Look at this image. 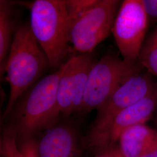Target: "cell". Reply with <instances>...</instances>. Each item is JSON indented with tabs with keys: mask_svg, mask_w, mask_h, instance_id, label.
I'll use <instances>...</instances> for the list:
<instances>
[{
	"mask_svg": "<svg viewBox=\"0 0 157 157\" xmlns=\"http://www.w3.org/2000/svg\"><path fill=\"white\" fill-rule=\"evenodd\" d=\"M61 67L41 78L21 95L4 120L16 134L17 144L36 139L59 122L57 86Z\"/></svg>",
	"mask_w": 157,
	"mask_h": 157,
	"instance_id": "1",
	"label": "cell"
},
{
	"mask_svg": "<svg viewBox=\"0 0 157 157\" xmlns=\"http://www.w3.org/2000/svg\"><path fill=\"white\" fill-rule=\"evenodd\" d=\"M49 62L35 39L29 22L17 26L6 63L5 72L10 87L9 100L2 119H5L19 98L38 82Z\"/></svg>",
	"mask_w": 157,
	"mask_h": 157,
	"instance_id": "2",
	"label": "cell"
},
{
	"mask_svg": "<svg viewBox=\"0 0 157 157\" xmlns=\"http://www.w3.org/2000/svg\"><path fill=\"white\" fill-rule=\"evenodd\" d=\"M30 26L44 52L49 69L57 70L69 51L70 21L65 0H36L29 6Z\"/></svg>",
	"mask_w": 157,
	"mask_h": 157,
	"instance_id": "3",
	"label": "cell"
},
{
	"mask_svg": "<svg viewBox=\"0 0 157 157\" xmlns=\"http://www.w3.org/2000/svg\"><path fill=\"white\" fill-rule=\"evenodd\" d=\"M138 62H130L115 54H107L94 61L89 74L80 111L82 115L98 109L124 82L140 71Z\"/></svg>",
	"mask_w": 157,
	"mask_h": 157,
	"instance_id": "4",
	"label": "cell"
},
{
	"mask_svg": "<svg viewBox=\"0 0 157 157\" xmlns=\"http://www.w3.org/2000/svg\"><path fill=\"white\" fill-rule=\"evenodd\" d=\"M155 90L151 78L140 71L126 79L102 106L86 135L82 137L84 150L89 152L107 132L112 121L122 111Z\"/></svg>",
	"mask_w": 157,
	"mask_h": 157,
	"instance_id": "5",
	"label": "cell"
},
{
	"mask_svg": "<svg viewBox=\"0 0 157 157\" xmlns=\"http://www.w3.org/2000/svg\"><path fill=\"white\" fill-rule=\"evenodd\" d=\"M121 2L97 0L84 15L70 24V42L78 54H91L112 30Z\"/></svg>",
	"mask_w": 157,
	"mask_h": 157,
	"instance_id": "6",
	"label": "cell"
},
{
	"mask_svg": "<svg viewBox=\"0 0 157 157\" xmlns=\"http://www.w3.org/2000/svg\"><path fill=\"white\" fill-rule=\"evenodd\" d=\"M148 21L142 0H124L121 3L111 32L124 60L138 62Z\"/></svg>",
	"mask_w": 157,
	"mask_h": 157,
	"instance_id": "7",
	"label": "cell"
},
{
	"mask_svg": "<svg viewBox=\"0 0 157 157\" xmlns=\"http://www.w3.org/2000/svg\"><path fill=\"white\" fill-rule=\"evenodd\" d=\"M157 109V93L155 90L118 114L107 132L90 150V153L95 155L117 146L121 135L126 129L135 125L146 124Z\"/></svg>",
	"mask_w": 157,
	"mask_h": 157,
	"instance_id": "8",
	"label": "cell"
},
{
	"mask_svg": "<svg viewBox=\"0 0 157 157\" xmlns=\"http://www.w3.org/2000/svg\"><path fill=\"white\" fill-rule=\"evenodd\" d=\"M67 119L36 138L39 157H83L82 137L77 126Z\"/></svg>",
	"mask_w": 157,
	"mask_h": 157,
	"instance_id": "9",
	"label": "cell"
},
{
	"mask_svg": "<svg viewBox=\"0 0 157 157\" xmlns=\"http://www.w3.org/2000/svg\"><path fill=\"white\" fill-rule=\"evenodd\" d=\"M118 146L123 157H141L157 147V131L146 124L126 129L121 134Z\"/></svg>",
	"mask_w": 157,
	"mask_h": 157,
	"instance_id": "10",
	"label": "cell"
},
{
	"mask_svg": "<svg viewBox=\"0 0 157 157\" xmlns=\"http://www.w3.org/2000/svg\"><path fill=\"white\" fill-rule=\"evenodd\" d=\"M17 26L14 17L12 2L0 1V72H5L6 63Z\"/></svg>",
	"mask_w": 157,
	"mask_h": 157,
	"instance_id": "11",
	"label": "cell"
},
{
	"mask_svg": "<svg viewBox=\"0 0 157 157\" xmlns=\"http://www.w3.org/2000/svg\"><path fill=\"white\" fill-rule=\"evenodd\" d=\"M74 59L69 58L61 67V74L57 86V100L61 114L68 119L73 113Z\"/></svg>",
	"mask_w": 157,
	"mask_h": 157,
	"instance_id": "12",
	"label": "cell"
},
{
	"mask_svg": "<svg viewBox=\"0 0 157 157\" xmlns=\"http://www.w3.org/2000/svg\"><path fill=\"white\" fill-rule=\"evenodd\" d=\"M73 57V113H79L83 105L89 74L94 61L91 54H78Z\"/></svg>",
	"mask_w": 157,
	"mask_h": 157,
	"instance_id": "13",
	"label": "cell"
},
{
	"mask_svg": "<svg viewBox=\"0 0 157 157\" xmlns=\"http://www.w3.org/2000/svg\"><path fill=\"white\" fill-rule=\"evenodd\" d=\"M137 61L141 67L157 77V37L154 34L143 44Z\"/></svg>",
	"mask_w": 157,
	"mask_h": 157,
	"instance_id": "14",
	"label": "cell"
},
{
	"mask_svg": "<svg viewBox=\"0 0 157 157\" xmlns=\"http://www.w3.org/2000/svg\"><path fill=\"white\" fill-rule=\"evenodd\" d=\"M0 157H24L19 149L14 130L6 124L0 138Z\"/></svg>",
	"mask_w": 157,
	"mask_h": 157,
	"instance_id": "15",
	"label": "cell"
},
{
	"mask_svg": "<svg viewBox=\"0 0 157 157\" xmlns=\"http://www.w3.org/2000/svg\"><path fill=\"white\" fill-rule=\"evenodd\" d=\"M97 2V0H67L66 8L70 24L78 19L89 11Z\"/></svg>",
	"mask_w": 157,
	"mask_h": 157,
	"instance_id": "16",
	"label": "cell"
},
{
	"mask_svg": "<svg viewBox=\"0 0 157 157\" xmlns=\"http://www.w3.org/2000/svg\"><path fill=\"white\" fill-rule=\"evenodd\" d=\"M24 157H39L36 139H33L18 144Z\"/></svg>",
	"mask_w": 157,
	"mask_h": 157,
	"instance_id": "17",
	"label": "cell"
},
{
	"mask_svg": "<svg viewBox=\"0 0 157 157\" xmlns=\"http://www.w3.org/2000/svg\"><path fill=\"white\" fill-rule=\"evenodd\" d=\"M149 20H157V0H142Z\"/></svg>",
	"mask_w": 157,
	"mask_h": 157,
	"instance_id": "18",
	"label": "cell"
},
{
	"mask_svg": "<svg viewBox=\"0 0 157 157\" xmlns=\"http://www.w3.org/2000/svg\"><path fill=\"white\" fill-rule=\"evenodd\" d=\"M94 157H123L119 146H115L107 149L101 153L97 154Z\"/></svg>",
	"mask_w": 157,
	"mask_h": 157,
	"instance_id": "19",
	"label": "cell"
},
{
	"mask_svg": "<svg viewBox=\"0 0 157 157\" xmlns=\"http://www.w3.org/2000/svg\"><path fill=\"white\" fill-rule=\"evenodd\" d=\"M141 157H157V147L147 152Z\"/></svg>",
	"mask_w": 157,
	"mask_h": 157,
	"instance_id": "20",
	"label": "cell"
},
{
	"mask_svg": "<svg viewBox=\"0 0 157 157\" xmlns=\"http://www.w3.org/2000/svg\"><path fill=\"white\" fill-rule=\"evenodd\" d=\"M155 112H156V117H155V124H156V126H157V129H156V130L157 131V109Z\"/></svg>",
	"mask_w": 157,
	"mask_h": 157,
	"instance_id": "21",
	"label": "cell"
},
{
	"mask_svg": "<svg viewBox=\"0 0 157 157\" xmlns=\"http://www.w3.org/2000/svg\"><path fill=\"white\" fill-rule=\"evenodd\" d=\"M155 90H156V91H157V83L156 85H155Z\"/></svg>",
	"mask_w": 157,
	"mask_h": 157,
	"instance_id": "22",
	"label": "cell"
},
{
	"mask_svg": "<svg viewBox=\"0 0 157 157\" xmlns=\"http://www.w3.org/2000/svg\"><path fill=\"white\" fill-rule=\"evenodd\" d=\"M154 34H155V35H156V36H157V30H156V32H155V33H154Z\"/></svg>",
	"mask_w": 157,
	"mask_h": 157,
	"instance_id": "23",
	"label": "cell"
},
{
	"mask_svg": "<svg viewBox=\"0 0 157 157\" xmlns=\"http://www.w3.org/2000/svg\"><path fill=\"white\" fill-rule=\"evenodd\" d=\"M155 36H156V35H155Z\"/></svg>",
	"mask_w": 157,
	"mask_h": 157,
	"instance_id": "24",
	"label": "cell"
}]
</instances>
